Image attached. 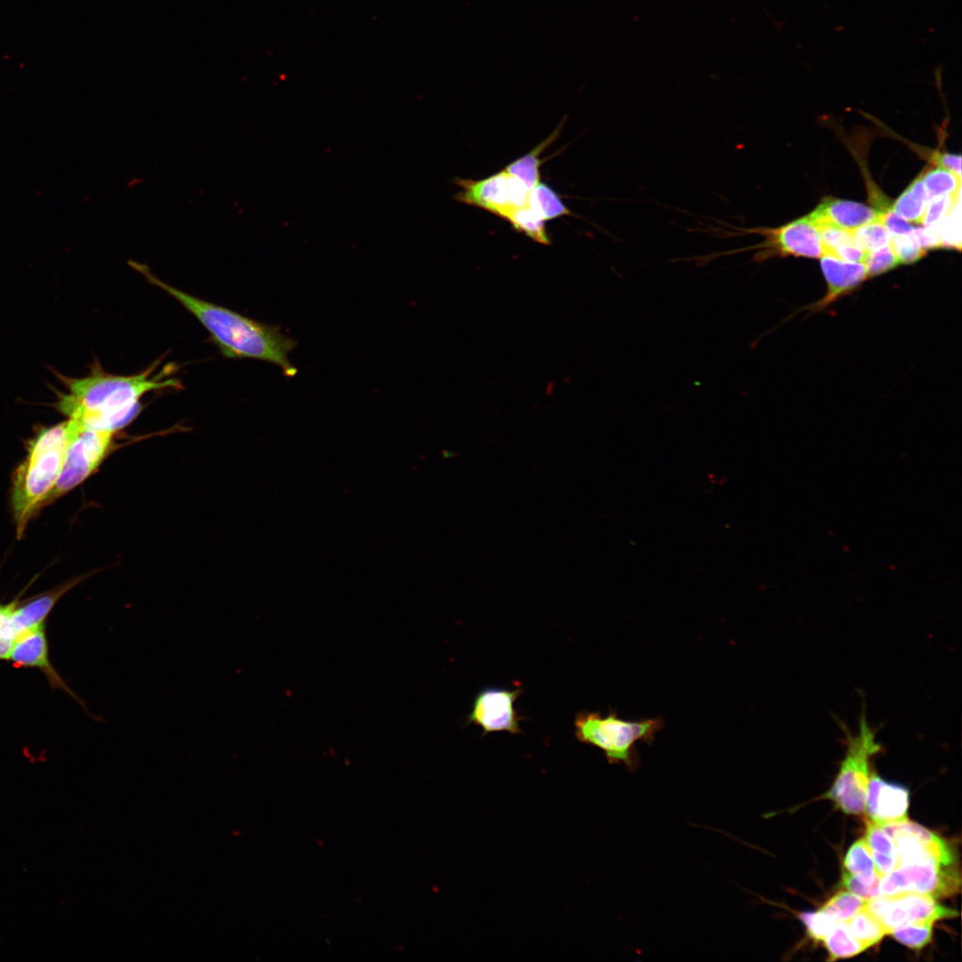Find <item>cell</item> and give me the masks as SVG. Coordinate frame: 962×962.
Listing matches in <instances>:
<instances>
[{"label":"cell","mask_w":962,"mask_h":962,"mask_svg":"<svg viewBox=\"0 0 962 962\" xmlns=\"http://www.w3.org/2000/svg\"><path fill=\"white\" fill-rule=\"evenodd\" d=\"M129 265L190 312L207 330L224 356L268 362L279 366L289 378L297 374L298 370L288 355L298 342L283 334L280 327L257 322L172 287L151 273L143 264L129 261Z\"/></svg>","instance_id":"6da1fadb"},{"label":"cell","mask_w":962,"mask_h":962,"mask_svg":"<svg viewBox=\"0 0 962 962\" xmlns=\"http://www.w3.org/2000/svg\"><path fill=\"white\" fill-rule=\"evenodd\" d=\"M151 372L121 376L98 368L84 378L65 379L68 392L59 395L58 409L84 426L115 432L134 419L144 395L180 386Z\"/></svg>","instance_id":"7a4b0ae2"},{"label":"cell","mask_w":962,"mask_h":962,"mask_svg":"<svg viewBox=\"0 0 962 962\" xmlns=\"http://www.w3.org/2000/svg\"><path fill=\"white\" fill-rule=\"evenodd\" d=\"M69 422L45 428L29 442L28 453L13 477L12 502L17 534L53 490L69 442Z\"/></svg>","instance_id":"3957f363"},{"label":"cell","mask_w":962,"mask_h":962,"mask_svg":"<svg viewBox=\"0 0 962 962\" xmlns=\"http://www.w3.org/2000/svg\"><path fill=\"white\" fill-rule=\"evenodd\" d=\"M574 725L579 742L599 748L609 763L624 764L634 772L640 765L636 744L652 745L664 722L661 716L628 721L619 718L615 710L605 717L600 712L583 711L576 713Z\"/></svg>","instance_id":"277c9868"},{"label":"cell","mask_w":962,"mask_h":962,"mask_svg":"<svg viewBox=\"0 0 962 962\" xmlns=\"http://www.w3.org/2000/svg\"><path fill=\"white\" fill-rule=\"evenodd\" d=\"M842 728L845 735V754L825 796L844 812L857 815L865 811L870 759L882 751V746L876 742V730L868 725L864 710L856 733H852L845 726Z\"/></svg>","instance_id":"5b68a950"},{"label":"cell","mask_w":962,"mask_h":962,"mask_svg":"<svg viewBox=\"0 0 962 962\" xmlns=\"http://www.w3.org/2000/svg\"><path fill=\"white\" fill-rule=\"evenodd\" d=\"M69 436L61 470L48 501L81 484L106 456L114 432L89 428L69 419Z\"/></svg>","instance_id":"8992f818"},{"label":"cell","mask_w":962,"mask_h":962,"mask_svg":"<svg viewBox=\"0 0 962 962\" xmlns=\"http://www.w3.org/2000/svg\"><path fill=\"white\" fill-rule=\"evenodd\" d=\"M959 887L958 867L945 866L933 860L898 863L879 883L880 894L883 895L917 893L935 899L954 895Z\"/></svg>","instance_id":"52a82bcc"},{"label":"cell","mask_w":962,"mask_h":962,"mask_svg":"<svg viewBox=\"0 0 962 962\" xmlns=\"http://www.w3.org/2000/svg\"><path fill=\"white\" fill-rule=\"evenodd\" d=\"M461 191L457 200L485 209L501 218L513 209L528 205L529 190L518 178L502 170L479 181L456 179Z\"/></svg>","instance_id":"ba28073f"},{"label":"cell","mask_w":962,"mask_h":962,"mask_svg":"<svg viewBox=\"0 0 962 962\" xmlns=\"http://www.w3.org/2000/svg\"><path fill=\"white\" fill-rule=\"evenodd\" d=\"M865 907L885 925L888 934L892 929L902 925L925 921L934 923L958 915L955 909L939 904L934 897L917 893L880 894L867 901Z\"/></svg>","instance_id":"9c48e42d"},{"label":"cell","mask_w":962,"mask_h":962,"mask_svg":"<svg viewBox=\"0 0 962 962\" xmlns=\"http://www.w3.org/2000/svg\"><path fill=\"white\" fill-rule=\"evenodd\" d=\"M898 852V863L933 860L945 866H958L955 848L946 840L922 826L909 822L883 826Z\"/></svg>","instance_id":"30bf717a"},{"label":"cell","mask_w":962,"mask_h":962,"mask_svg":"<svg viewBox=\"0 0 962 962\" xmlns=\"http://www.w3.org/2000/svg\"><path fill=\"white\" fill-rule=\"evenodd\" d=\"M520 694V688L506 689L491 687L480 690L473 700L468 723L481 727L483 736L496 731L521 733L519 722L522 717L514 707Z\"/></svg>","instance_id":"8fae6325"},{"label":"cell","mask_w":962,"mask_h":962,"mask_svg":"<svg viewBox=\"0 0 962 962\" xmlns=\"http://www.w3.org/2000/svg\"><path fill=\"white\" fill-rule=\"evenodd\" d=\"M9 661L16 667L38 669L53 689L64 691L89 713L85 702L69 688L50 661L45 623L28 629L15 637Z\"/></svg>","instance_id":"7c38bea8"},{"label":"cell","mask_w":962,"mask_h":962,"mask_svg":"<svg viewBox=\"0 0 962 962\" xmlns=\"http://www.w3.org/2000/svg\"><path fill=\"white\" fill-rule=\"evenodd\" d=\"M909 790L888 782L876 772L870 775L866 807L868 819L880 826L908 819Z\"/></svg>","instance_id":"4fadbf2b"},{"label":"cell","mask_w":962,"mask_h":962,"mask_svg":"<svg viewBox=\"0 0 962 962\" xmlns=\"http://www.w3.org/2000/svg\"><path fill=\"white\" fill-rule=\"evenodd\" d=\"M806 216L818 229L830 225L852 231L866 224L880 222L882 214L861 203L827 197Z\"/></svg>","instance_id":"5bb4252c"},{"label":"cell","mask_w":962,"mask_h":962,"mask_svg":"<svg viewBox=\"0 0 962 962\" xmlns=\"http://www.w3.org/2000/svg\"><path fill=\"white\" fill-rule=\"evenodd\" d=\"M820 265L827 281V293L814 304L813 308L818 310L827 306L868 278L867 267L862 262H850L824 255L820 257Z\"/></svg>","instance_id":"9a60e30c"},{"label":"cell","mask_w":962,"mask_h":962,"mask_svg":"<svg viewBox=\"0 0 962 962\" xmlns=\"http://www.w3.org/2000/svg\"><path fill=\"white\" fill-rule=\"evenodd\" d=\"M75 583L64 584L58 589L44 593L27 603L17 606L10 616V627L15 637L32 627L45 623L49 613L55 606L60 598L68 591Z\"/></svg>","instance_id":"2e32d148"},{"label":"cell","mask_w":962,"mask_h":962,"mask_svg":"<svg viewBox=\"0 0 962 962\" xmlns=\"http://www.w3.org/2000/svg\"><path fill=\"white\" fill-rule=\"evenodd\" d=\"M865 840L879 876L883 877L894 869L898 862V852L892 837L885 828L868 819Z\"/></svg>","instance_id":"e0dca14e"},{"label":"cell","mask_w":962,"mask_h":962,"mask_svg":"<svg viewBox=\"0 0 962 962\" xmlns=\"http://www.w3.org/2000/svg\"><path fill=\"white\" fill-rule=\"evenodd\" d=\"M929 200L921 173L900 195L892 208L906 221L922 224Z\"/></svg>","instance_id":"ac0fdd59"},{"label":"cell","mask_w":962,"mask_h":962,"mask_svg":"<svg viewBox=\"0 0 962 962\" xmlns=\"http://www.w3.org/2000/svg\"><path fill=\"white\" fill-rule=\"evenodd\" d=\"M844 869L868 885L879 883L882 878L876 871L865 838L857 840L849 848L844 857Z\"/></svg>","instance_id":"d6986e66"},{"label":"cell","mask_w":962,"mask_h":962,"mask_svg":"<svg viewBox=\"0 0 962 962\" xmlns=\"http://www.w3.org/2000/svg\"><path fill=\"white\" fill-rule=\"evenodd\" d=\"M559 131L560 126L532 151L507 166L504 171L518 178L529 191L532 190L540 182L539 168L542 160L539 156L556 139Z\"/></svg>","instance_id":"ffe728a7"},{"label":"cell","mask_w":962,"mask_h":962,"mask_svg":"<svg viewBox=\"0 0 962 962\" xmlns=\"http://www.w3.org/2000/svg\"><path fill=\"white\" fill-rule=\"evenodd\" d=\"M822 941L828 952V960L853 957L866 950L851 933L847 921L836 922Z\"/></svg>","instance_id":"44dd1931"},{"label":"cell","mask_w":962,"mask_h":962,"mask_svg":"<svg viewBox=\"0 0 962 962\" xmlns=\"http://www.w3.org/2000/svg\"><path fill=\"white\" fill-rule=\"evenodd\" d=\"M847 924L851 933L865 949L878 943L888 934L885 925L865 906Z\"/></svg>","instance_id":"7402d4cb"},{"label":"cell","mask_w":962,"mask_h":962,"mask_svg":"<svg viewBox=\"0 0 962 962\" xmlns=\"http://www.w3.org/2000/svg\"><path fill=\"white\" fill-rule=\"evenodd\" d=\"M528 206L544 221L570 215V210L558 194L547 184L539 182L529 191Z\"/></svg>","instance_id":"603a6c76"},{"label":"cell","mask_w":962,"mask_h":962,"mask_svg":"<svg viewBox=\"0 0 962 962\" xmlns=\"http://www.w3.org/2000/svg\"><path fill=\"white\" fill-rule=\"evenodd\" d=\"M514 229L525 233L532 240L542 244H549L550 240L544 228V220L528 205L509 212L505 216Z\"/></svg>","instance_id":"cb8c5ba5"},{"label":"cell","mask_w":962,"mask_h":962,"mask_svg":"<svg viewBox=\"0 0 962 962\" xmlns=\"http://www.w3.org/2000/svg\"><path fill=\"white\" fill-rule=\"evenodd\" d=\"M922 178L929 198L943 195L960 194L961 176L942 167H936L922 173Z\"/></svg>","instance_id":"d4e9b609"},{"label":"cell","mask_w":962,"mask_h":962,"mask_svg":"<svg viewBox=\"0 0 962 962\" xmlns=\"http://www.w3.org/2000/svg\"><path fill=\"white\" fill-rule=\"evenodd\" d=\"M933 924L931 921L906 924L892 929L889 934L910 949L920 950L932 940Z\"/></svg>","instance_id":"484cf974"},{"label":"cell","mask_w":962,"mask_h":962,"mask_svg":"<svg viewBox=\"0 0 962 962\" xmlns=\"http://www.w3.org/2000/svg\"><path fill=\"white\" fill-rule=\"evenodd\" d=\"M855 244L865 251H872L890 243L891 234L884 224L873 222L852 230Z\"/></svg>","instance_id":"4316f807"},{"label":"cell","mask_w":962,"mask_h":962,"mask_svg":"<svg viewBox=\"0 0 962 962\" xmlns=\"http://www.w3.org/2000/svg\"><path fill=\"white\" fill-rule=\"evenodd\" d=\"M867 901L851 892H839L829 899L822 910L832 916L836 921H848L866 904Z\"/></svg>","instance_id":"83f0119b"},{"label":"cell","mask_w":962,"mask_h":962,"mask_svg":"<svg viewBox=\"0 0 962 962\" xmlns=\"http://www.w3.org/2000/svg\"><path fill=\"white\" fill-rule=\"evenodd\" d=\"M890 245L899 264L915 263L926 253L917 243L912 231L907 234L891 236Z\"/></svg>","instance_id":"f1b7e54d"},{"label":"cell","mask_w":962,"mask_h":962,"mask_svg":"<svg viewBox=\"0 0 962 962\" xmlns=\"http://www.w3.org/2000/svg\"><path fill=\"white\" fill-rule=\"evenodd\" d=\"M960 202V194L943 195L930 199L925 209L923 223L925 227H934L942 221Z\"/></svg>","instance_id":"f546056e"},{"label":"cell","mask_w":962,"mask_h":962,"mask_svg":"<svg viewBox=\"0 0 962 962\" xmlns=\"http://www.w3.org/2000/svg\"><path fill=\"white\" fill-rule=\"evenodd\" d=\"M864 264L868 277H874L896 267L899 262L889 243L876 250L868 251Z\"/></svg>","instance_id":"4dcf8cb0"},{"label":"cell","mask_w":962,"mask_h":962,"mask_svg":"<svg viewBox=\"0 0 962 962\" xmlns=\"http://www.w3.org/2000/svg\"><path fill=\"white\" fill-rule=\"evenodd\" d=\"M799 917L804 924L808 934L815 941H822L832 925L837 922L821 909L813 912H802Z\"/></svg>","instance_id":"1f68e13d"},{"label":"cell","mask_w":962,"mask_h":962,"mask_svg":"<svg viewBox=\"0 0 962 962\" xmlns=\"http://www.w3.org/2000/svg\"><path fill=\"white\" fill-rule=\"evenodd\" d=\"M880 883V882H879ZM879 883L874 885H865L860 882L854 876L843 869L842 873V885L852 893L860 897L865 901H869L878 895H880Z\"/></svg>","instance_id":"d6a6232c"},{"label":"cell","mask_w":962,"mask_h":962,"mask_svg":"<svg viewBox=\"0 0 962 962\" xmlns=\"http://www.w3.org/2000/svg\"><path fill=\"white\" fill-rule=\"evenodd\" d=\"M880 223L885 224L891 236L907 234L913 230V226L893 211L892 207L882 214Z\"/></svg>","instance_id":"836d02e7"},{"label":"cell","mask_w":962,"mask_h":962,"mask_svg":"<svg viewBox=\"0 0 962 962\" xmlns=\"http://www.w3.org/2000/svg\"><path fill=\"white\" fill-rule=\"evenodd\" d=\"M912 232L919 246L925 251L942 247L937 233L931 227L913 228Z\"/></svg>","instance_id":"e575fe53"},{"label":"cell","mask_w":962,"mask_h":962,"mask_svg":"<svg viewBox=\"0 0 962 962\" xmlns=\"http://www.w3.org/2000/svg\"><path fill=\"white\" fill-rule=\"evenodd\" d=\"M933 164L961 176V157L949 152L937 151L932 156Z\"/></svg>","instance_id":"d590c367"},{"label":"cell","mask_w":962,"mask_h":962,"mask_svg":"<svg viewBox=\"0 0 962 962\" xmlns=\"http://www.w3.org/2000/svg\"><path fill=\"white\" fill-rule=\"evenodd\" d=\"M18 605V599H14L8 604H0V634H6L15 638V635L10 627L9 620Z\"/></svg>","instance_id":"8d00e7d4"},{"label":"cell","mask_w":962,"mask_h":962,"mask_svg":"<svg viewBox=\"0 0 962 962\" xmlns=\"http://www.w3.org/2000/svg\"><path fill=\"white\" fill-rule=\"evenodd\" d=\"M14 639L10 635L0 634V660H9Z\"/></svg>","instance_id":"74e56055"},{"label":"cell","mask_w":962,"mask_h":962,"mask_svg":"<svg viewBox=\"0 0 962 962\" xmlns=\"http://www.w3.org/2000/svg\"><path fill=\"white\" fill-rule=\"evenodd\" d=\"M1 942H2V938L0 937V943H1Z\"/></svg>","instance_id":"f35d334b"}]
</instances>
